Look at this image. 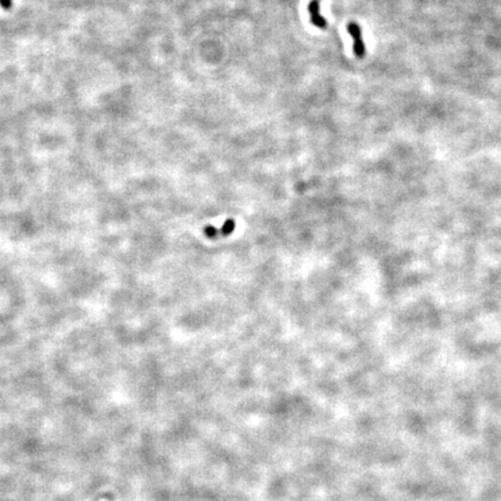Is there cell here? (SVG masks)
Instances as JSON below:
<instances>
[{"label": "cell", "mask_w": 501, "mask_h": 501, "mask_svg": "<svg viewBox=\"0 0 501 501\" xmlns=\"http://www.w3.org/2000/svg\"><path fill=\"white\" fill-rule=\"evenodd\" d=\"M347 30L351 36V38H353V42H354L353 50H354L355 56H356L357 58H363L364 55H365V44H364V41H363V36H362L361 27L358 26L357 23L350 22V23H348Z\"/></svg>", "instance_id": "obj_1"}, {"label": "cell", "mask_w": 501, "mask_h": 501, "mask_svg": "<svg viewBox=\"0 0 501 501\" xmlns=\"http://www.w3.org/2000/svg\"><path fill=\"white\" fill-rule=\"evenodd\" d=\"M309 12L311 15V22L316 27L325 29L328 27V21L321 15V0H311L309 3Z\"/></svg>", "instance_id": "obj_2"}, {"label": "cell", "mask_w": 501, "mask_h": 501, "mask_svg": "<svg viewBox=\"0 0 501 501\" xmlns=\"http://www.w3.org/2000/svg\"><path fill=\"white\" fill-rule=\"evenodd\" d=\"M234 226H236V223H234V221H232V219H229V221H226L225 223H224V225L222 226L221 232H219V233L223 234V236L230 234L233 231Z\"/></svg>", "instance_id": "obj_3"}, {"label": "cell", "mask_w": 501, "mask_h": 501, "mask_svg": "<svg viewBox=\"0 0 501 501\" xmlns=\"http://www.w3.org/2000/svg\"><path fill=\"white\" fill-rule=\"evenodd\" d=\"M204 234H205V236H207V237H209V238H215V237H217L218 232H217V230L215 229V227H212V226H207V227H205V229H204Z\"/></svg>", "instance_id": "obj_4"}, {"label": "cell", "mask_w": 501, "mask_h": 501, "mask_svg": "<svg viewBox=\"0 0 501 501\" xmlns=\"http://www.w3.org/2000/svg\"><path fill=\"white\" fill-rule=\"evenodd\" d=\"M0 6L6 10L9 9L12 7V0H0Z\"/></svg>", "instance_id": "obj_5"}]
</instances>
